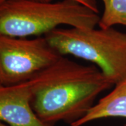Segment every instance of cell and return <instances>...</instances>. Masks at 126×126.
<instances>
[{"instance_id":"2","label":"cell","mask_w":126,"mask_h":126,"mask_svg":"<svg viewBox=\"0 0 126 126\" xmlns=\"http://www.w3.org/2000/svg\"><path fill=\"white\" fill-rule=\"evenodd\" d=\"M99 20L98 13L74 0H5L0 3V35L45 36L60 25L94 28Z\"/></svg>"},{"instance_id":"4","label":"cell","mask_w":126,"mask_h":126,"mask_svg":"<svg viewBox=\"0 0 126 126\" xmlns=\"http://www.w3.org/2000/svg\"><path fill=\"white\" fill-rule=\"evenodd\" d=\"M62 56L44 36L27 39L0 35V86L30 81Z\"/></svg>"},{"instance_id":"8","label":"cell","mask_w":126,"mask_h":126,"mask_svg":"<svg viewBox=\"0 0 126 126\" xmlns=\"http://www.w3.org/2000/svg\"><path fill=\"white\" fill-rule=\"evenodd\" d=\"M32 1H43V2H50L53 0H32ZM77 1L78 2L81 3L83 5L86 6L87 7L90 8L93 11H94V12L98 13L99 14V10L97 8V5L96 3L95 0H74Z\"/></svg>"},{"instance_id":"11","label":"cell","mask_w":126,"mask_h":126,"mask_svg":"<svg viewBox=\"0 0 126 126\" xmlns=\"http://www.w3.org/2000/svg\"></svg>"},{"instance_id":"9","label":"cell","mask_w":126,"mask_h":126,"mask_svg":"<svg viewBox=\"0 0 126 126\" xmlns=\"http://www.w3.org/2000/svg\"><path fill=\"white\" fill-rule=\"evenodd\" d=\"M0 126H8L7 124H6L4 123H3V122H1V123H0Z\"/></svg>"},{"instance_id":"3","label":"cell","mask_w":126,"mask_h":126,"mask_svg":"<svg viewBox=\"0 0 126 126\" xmlns=\"http://www.w3.org/2000/svg\"><path fill=\"white\" fill-rule=\"evenodd\" d=\"M44 36L63 56L94 64L114 85L126 79V33L113 27H58Z\"/></svg>"},{"instance_id":"10","label":"cell","mask_w":126,"mask_h":126,"mask_svg":"<svg viewBox=\"0 0 126 126\" xmlns=\"http://www.w3.org/2000/svg\"><path fill=\"white\" fill-rule=\"evenodd\" d=\"M5 0H0V3H1V2H3V1H4Z\"/></svg>"},{"instance_id":"6","label":"cell","mask_w":126,"mask_h":126,"mask_svg":"<svg viewBox=\"0 0 126 126\" xmlns=\"http://www.w3.org/2000/svg\"><path fill=\"white\" fill-rule=\"evenodd\" d=\"M107 118L126 119V79L116 83L113 89L99 99L83 117L69 126H83L90 122Z\"/></svg>"},{"instance_id":"5","label":"cell","mask_w":126,"mask_h":126,"mask_svg":"<svg viewBox=\"0 0 126 126\" xmlns=\"http://www.w3.org/2000/svg\"><path fill=\"white\" fill-rule=\"evenodd\" d=\"M28 81L0 86V119L9 126H53L41 121L31 104Z\"/></svg>"},{"instance_id":"1","label":"cell","mask_w":126,"mask_h":126,"mask_svg":"<svg viewBox=\"0 0 126 126\" xmlns=\"http://www.w3.org/2000/svg\"><path fill=\"white\" fill-rule=\"evenodd\" d=\"M31 104L41 121L71 125L94 106L98 95L114 83L95 65H84L62 56L28 81Z\"/></svg>"},{"instance_id":"7","label":"cell","mask_w":126,"mask_h":126,"mask_svg":"<svg viewBox=\"0 0 126 126\" xmlns=\"http://www.w3.org/2000/svg\"><path fill=\"white\" fill-rule=\"evenodd\" d=\"M103 14L98 26L109 28L121 25L126 27V0H102Z\"/></svg>"}]
</instances>
